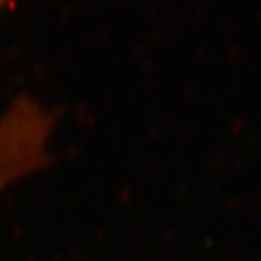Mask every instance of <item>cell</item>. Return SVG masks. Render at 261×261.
I'll return each mask as SVG.
<instances>
[{
    "label": "cell",
    "instance_id": "1",
    "mask_svg": "<svg viewBox=\"0 0 261 261\" xmlns=\"http://www.w3.org/2000/svg\"><path fill=\"white\" fill-rule=\"evenodd\" d=\"M57 112L29 94L15 96L0 113V196L52 163Z\"/></svg>",
    "mask_w": 261,
    "mask_h": 261
},
{
    "label": "cell",
    "instance_id": "2",
    "mask_svg": "<svg viewBox=\"0 0 261 261\" xmlns=\"http://www.w3.org/2000/svg\"><path fill=\"white\" fill-rule=\"evenodd\" d=\"M4 1H6V0H0V9H1V6L4 4Z\"/></svg>",
    "mask_w": 261,
    "mask_h": 261
}]
</instances>
